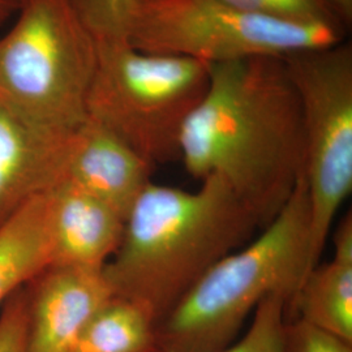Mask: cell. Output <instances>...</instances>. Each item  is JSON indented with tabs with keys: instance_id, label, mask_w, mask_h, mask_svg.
<instances>
[{
	"instance_id": "cell-17",
	"label": "cell",
	"mask_w": 352,
	"mask_h": 352,
	"mask_svg": "<svg viewBox=\"0 0 352 352\" xmlns=\"http://www.w3.org/2000/svg\"><path fill=\"white\" fill-rule=\"evenodd\" d=\"M25 286L17 289L3 304L0 314V352H28L29 309Z\"/></svg>"
},
{
	"instance_id": "cell-3",
	"label": "cell",
	"mask_w": 352,
	"mask_h": 352,
	"mask_svg": "<svg viewBox=\"0 0 352 352\" xmlns=\"http://www.w3.org/2000/svg\"><path fill=\"white\" fill-rule=\"evenodd\" d=\"M308 243L309 201L302 176L263 232L215 263L158 322L157 352H218L231 346L266 296L286 292L289 302L295 296Z\"/></svg>"
},
{
	"instance_id": "cell-12",
	"label": "cell",
	"mask_w": 352,
	"mask_h": 352,
	"mask_svg": "<svg viewBox=\"0 0 352 352\" xmlns=\"http://www.w3.org/2000/svg\"><path fill=\"white\" fill-rule=\"evenodd\" d=\"M51 266L50 190L0 228V307Z\"/></svg>"
},
{
	"instance_id": "cell-2",
	"label": "cell",
	"mask_w": 352,
	"mask_h": 352,
	"mask_svg": "<svg viewBox=\"0 0 352 352\" xmlns=\"http://www.w3.org/2000/svg\"><path fill=\"white\" fill-rule=\"evenodd\" d=\"M260 228L221 176L196 190L149 183L124 221L118 251L103 274L119 296L158 322L221 258Z\"/></svg>"
},
{
	"instance_id": "cell-20",
	"label": "cell",
	"mask_w": 352,
	"mask_h": 352,
	"mask_svg": "<svg viewBox=\"0 0 352 352\" xmlns=\"http://www.w3.org/2000/svg\"><path fill=\"white\" fill-rule=\"evenodd\" d=\"M342 21L349 29L352 25V0H330Z\"/></svg>"
},
{
	"instance_id": "cell-16",
	"label": "cell",
	"mask_w": 352,
	"mask_h": 352,
	"mask_svg": "<svg viewBox=\"0 0 352 352\" xmlns=\"http://www.w3.org/2000/svg\"><path fill=\"white\" fill-rule=\"evenodd\" d=\"M289 302L286 292L266 296L254 311L247 333L218 352H286L285 325Z\"/></svg>"
},
{
	"instance_id": "cell-18",
	"label": "cell",
	"mask_w": 352,
	"mask_h": 352,
	"mask_svg": "<svg viewBox=\"0 0 352 352\" xmlns=\"http://www.w3.org/2000/svg\"><path fill=\"white\" fill-rule=\"evenodd\" d=\"M285 347L286 352H352V343L337 338L299 318L286 320Z\"/></svg>"
},
{
	"instance_id": "cell-10",
	"label": "cell",
	"mask_w": 352,
	"mask_h": 352,
	"mask_svg": "<svg viewBox=\"0 0 352 352\" xmlns=\"http://www.w3.org/2000/svg\"><path fill=\"white\" fill-rule=\"evenodd\" d=\"M154 166L100 123L87 119L76 131L63 180L109 205L124 218L151 183Z\"/></svg>"
},
{
	"instance_id": "cell-13",
	"label": "cell",
	"mask_w": 352,
	"mask_h": 352,
	"mask_svg": "<svg viewBox=\"0 0 352 352\" xmlns=\"http://www.w3.org/2000/svg\"><path fill=\"white\" fill-rule=\"evenodd\" d=\"M299 318L352 343V261L317 264L287 305V320Z\"/></svg>"
},
{
	"instance_id": "cell-8",
	"label": "cell",
	"mask_w": 352,
	"mask_h": 352,
	"mask_svg": "<svg viewBox=\"0 0 352 352\" xmlns=\"http://www.w3.org/2000/svg\"><path fill=\"white\" fill-rule=\"evenodd\" d=\"M26 287L28 352H68L81 330L113 296L103 269L50 266Z\"/></svg>"
},
{
	"instance_id": "cell-14",
	"label": "cell",
	"mask_w": 352,
	"mask_h": 352,
	"mask_svg": "<svg viewBox=\"0 0 352 352\" xmlns=\"http://www.w3.org/2000/svg\"><path fill=\"white\" fill-rule=\"evenodd\" d=\"M157 321L142 307L113 296L91 316L68 352H157Z\"/></svg>"
},
{
	"instance_id": "cell-11",
	"label": "cell",
	"mask_w": 352,
	"mask_h": 352,
	"mask_svg": "<svg viewBox=\"0 0 352 352\" xmlns=\"http://www.w3.org/2000/svg\"><path fill=\"white\" fill-rule=\"evenodd\" d=\"M124 218L81 189L50 190L51 266L103 269L118 251Z\"/></svg>"
},
{
	"instance_id": "cell-5",
	"label": "cell",
	"mask_w": 352,
	"mask_h": 352,
	"mask_svg": "<svg viewBox=\"0 0 352 352\" xmlns=\"http://www.w3.org/2000/svg\"><path fill=\"white\" fill-rule=\"evenodd\" d=\"M210 84V65L136 50L126 39L97 41L88 118L153 164L180 160V136Z\"/></svg>"
},
{
	"instance_id": "cell-9",
	"label": "cell",
	"mask_w": 352,
	"mask_h": 352,
	"mask_svg": "<svg viewBox=\"0 0 352 352\" xmlns=\"http://www.w3.org/2000/svg\"><path fill=\"white\" fill-rule=\"evenodd\" d=\"M75 133L37 126L0 101V228L30 200L62 183Z\"/></svg>"
},
{
	"instance_id": "cell-7",
	"label": "cell",
	"mask_w": 352,
	"mask_h": 352,
	"mask_svg": "<svg viewBox=\"0 0 352 352\" xmlns=\"http://www.w3.org/2000/svg\"><path fill=\"white\" fill-rule=\"evenodd\" d=\"M346 32L298 25L243 12L217 0H136L126 41L136 50L202 63L286 58L298 51L337 45Z\"/></svg>"
},
{
	"instance_id": "cell-1",
	"label": "cell",
	"mask_w": 352,
	"mask_h": 352,
	"mask_svg": "<svg viewBox=\"0 0 352 352\" xmlns=\"http://www.w3.org/2000/svg\"><path fill=\"white\" fill-rule=\"evenodd\" d=\"M199 182L221 176L258 227L304 176L300 102L283 58L210 65V84L180 136V160Z\"/></svg>"
},
{
	"instance_id": "cell-15",
	"label": "cell",
	"mask_w": 352,
	"mask_h": 352,
	"mask_svg": "<svg viewBox=\"0 0 352 352\" xmlns=\"http://www.w3.org/2000/svg\"><path fill=\"white\" fill-rule=\"evenodd\" d=\"M243 12L298 25L329 26L349 33L330 0H217Z\"/></svg>"
},
{
	"instance_id": "cell-6",
	"label": "cell",
	"mask_w": 352,
	"mask_h": 352,
	"mask_svg": "<svg viewBox=\"0 0 352 352\" xmlns=\"http://www.w3.org/2000/svg\"><path fill=\"white\" fill-rule=\"evenodd\" d=\"M283 60L302 109L309 201L305 276L320 264L334 219L352 190L351 42L298 51Z\"/></svg>"
},
{
	"instance_id": "cell-19",
	"label": "cell",
	"mask_w": 352,
	"mask_h": 352,
	"mask_svg": "<svg viewBox=\"0 0 352 352\" xmlns=\"http://www.w3.org/2000/svg\"><path fill=\"white\" fill-rule=\"evenodd\" d=\"M334 254L333 258L352 261V217L351 212L344 214L333 235Z\"/></svg>"
},
{
	"instance_id": "cell-4",
	"label": "cell",
	"mask_w": 352,
	"mask_h": 352,
	"mask_svg": "<svg viewBox=\"0 0 352 352\" xmlns=\"http://www.w3.org/2000/svg\"><path fill=\"white\" fill-rule=\"evenodd\" d=\"M0 38V101L34 124L71 135L88 119L97 41L72 0H20Z\"/></svg>"
},
{
	"instance_id": "cell-21",
	"label": "cell",
	"mask_w": 352,
	"mask_h": 352,
	"mask_svg": "<svg viewBox=\"0 0 352 352\" xmlns=\"http://www.w3.org/2000/svg\"><path fill=\"white\" fill-rule=\"evenodd\" d=\"M20 8V0H0V25Z\"/></svg>"
}]
</instances>
